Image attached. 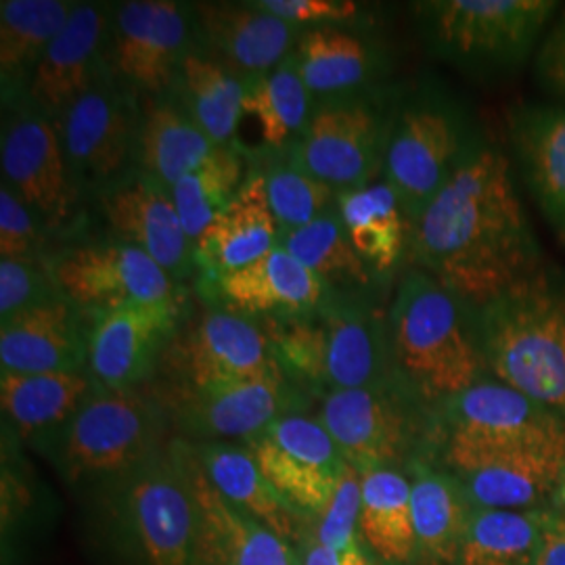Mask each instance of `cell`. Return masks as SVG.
<instances>
[{"instance_id": "cell-1", "label": "cell", "mask_w": 565, "mask_h": 565, "mask_svg": "<svg viewBox=\"0 0 565 565\" xmlns=\"http://www.w3.org/2000/svg\"><path fill=\"white\" fill-rule=\"evenodd\" d=\"M417 268L471 308L545 268V256L513 184L505 153L473 142L436 200L411 228Z\"/></svg>"}, {"instance_id": "cell-2", "label": "cell", "mask_w": 565, "mask_h": 565, "mask_svg": "<svg viewBox=\"0 0 565 565\" xmlns=\"http://www.w3.org/2000/svg\"><path fill=\"white\" fill-rule=\"evenodd\" d=\"M81 499L99 565H200L195 499L172 440Z\"/></svg>"}, {"instance_id": "cell-3", "label": "cell", "mask_w": 565, "mask_h": 565, "mask_svg": "<svg viewBox=\"0 0 565 565\" xmlns=\"http://www.w3.org/2000/svg\"><path fill=\"white\" fill-rule=\"evenodd\" d=\"M387 329L398 377L434 411L490 373L473 308L422 268L404 275Z\"/></svg>"}, {"instance_id": "cell-4", "label": "cell", "mask_w": 565, "mask_h": 565, "mask_svg": "<svg viewBox=\"0 0 565 565\" xmlns=\"http://www.w3.org/2000/svg\"><path fill=\"white\" fill-rule=\"evenodd\" d=\"M335 291L310 315L263 321L282 373L308 396L398 382L387 315Z\"/></svg>"}, {"instance_id": "cell-5", "label": "cell", "mask_w": 565, "mask_h": 565, "mask_svg": "<svg viewBox=\"0 0 565 565\" xmlns=\"http://www.w3.org/2000/svg\"><path fill=\"white\" fill-rule=\"evenodd\" d=\"M476 333L497 382L565 415V279L543 268L473 308Z\"/></svg>"}, {"instance_id": "cell-6", "label": "cell", "mask_w": 565, "mask_h": 565, "mask_svg": "<svg viewBox=\"0 0 565 565\" xmlns=\"http://www.w3.org/2000/svg\"><path fill=\"white\" fill-rule=\"evenodd\" d=\"M168 408L153 387H99L46 457L78 497L107 484L172 440Z\"/></svg>"}, {"instance_id": "cell-7", "label": "cell", "mask_w": 565, "mask_h": 565, "mask_svg": "<svg viewBox=\"0 0 565 565\" xmlns=\"http://www.w3.org/2000/svg\"><path fill=\"white\" fill-rule=\"evenodd\" d=\"M317 417L359 473L438 457V415L403 380L327 394Z\"/></svg>"}, {"instance_id": "cell-8", "label": "cell", "mask_w": 565, "mask_h": 565, "mask_svg": "<svg viewBox=\"0 0 565 565\" xmlns=\"http://www.w3.org/2000/svg\"><path fill=\"white\" fill-rule=\"evenodd\" d=\"M557 7L551 0H429L417 4V15L436 55L476 74H499L536 55Z\"/></svg>"}, {"instance_id": "cell-9", "label": "cell", "mask_w": 565, "mask_h": 565, "mask_svg": "<svg viewBox=\"0 0 565 565\" xmlns=\"http://www.w3.org/2000/svg\"><path fill=\"white\" fill-rule=\"evenodd\" d=\"M478 139L463 111L436 93H422L394 111L384 181L398 195L411 228Z\"/></svg>"}, {"instance_id": "cell-10", "label": "cell", "mask_w": 565, "mask_h": 565, "mask_svg": "<svg viewBox=\"0 0 565 565\" xmlns=\"http://www.w3.org/2000/svg\"><path fill=\"white\" fill-rule=\"evenodd\" d=\"M282 373L263 323L223 303H202L184 312L163 354L160 387L202 390L242 384Z\"/></svg>"}, {"instance_id": "cell-11", "label": "cell", "mask_w": 565, "mask_h": 565, "mask_svg": "<svg viewBox=\"0 0 565 565\" xmlns=\"http://www.w3.org/2000/svg\"><path fill=\"white\" fill-rule=\"evenodd\" d=\"M139 121L141 99L111 72L55 121L81 200H99L137 172Z\"/></svg>"}, {"instance_id": "cell-12", "label": "cell", "mask_w": 565, "mask_h": 565, "mask_svg": "<svg viewBox=\"0 0 565 565\" xmlns=\"http://www.w3.org/2000/svg\"><path fill=\"white\" fill-rule=\"evenodd\" d=\"M392 116L371 93L321 99L287 153L335 193L361 189L384 177Z\"/></svg>"}, {"instance_id": "cell-13", "label": "cell", "mask_w": 565, "mask_h": 565, "mask_svg": "<svg viewBox=\"0 0 565 565\" xmlns=\"http://www.w3.org/2000/svg\"><path fill=\"white\" fill-rule=\"evenodd\" d=\"M200 46L193 4L128 0L114 11L109 65L114 78L139 99L174 93L186 57Z\"/></svg>"}, {"instance_id": "cell-14", "label": "cell", "mask_w": 565, "mask_h": 565, "mask_svg": "<svg viewBox=\"0 0 565 565\" xmlns=\"http://www.w3.org/2000/svg\"><path fill=\"white\" fill-rule=\"evenodd\" d=\"M436 461L473 509L530 511L557 497L565 478L564 446L488 445L443 438Z\"/></svg>"}, {"instance_id": "cell-15", "label": "cell", "mask_w": 565, "mask_h": 565, "mask_svg": "<svg viewBox=\"0 0 565 565\" xmlns=\"http://www.w3.org/2000/svg\"><path fill=\"white\" fill-rule=\"evenodd\" d=\"M153 390L168 408L172 431L189 443H249L277 419L308 406V394L285 373L202 390Z\"/></svg>"}, {"instance_id": "cell-16", "label": "cell", "mask_w": 565, "mask_h": 565, "mask_svg": "<svg viewBox=\"0 0 565 565\" xmlns=\"http://www.w3.org/2000/svg\"><path fill=\"white\" fill-rule=\"evenodd\" d=\"M245 445L266 480L306 522L323 513L348 469L333 436L306 411L285 415Z\"/></svg>"}, {"instance_id": "cell-17", "label": "cell", "mask_w": 565, "mask_h": 565, "mask_svg": "<svg viewBox=\"0 0 565 565\" xmlns=\"http://www.w3.org/2000/svg\"><path fill=\"white\" fill-rule=\"evenodd\" d=\"M61 294L86 315L130 303L179 302V282L142 249L128 243L70 245L51 256Z\"/></svg>"}, {"instance_id": "cell-18", "label": "cell", "mask_w": 565, "mask_h": 565, "mask_svg": "<svg viewBox=\"0 0 565 565\" xmlns=\"http://www.w3.org/2000/svg\"><path fill=\"white\" fill-rule=\"evenodd\" d=\"M0 170L2 184L39 214L51 233L74 221L81 198L70 179L60 130L28 103L4 109Z\"/></svg>"}, {"instance_id": "cell-19", "label": "cell", "mask_w": 565, "mask_h": 565, "mask_svg": "<svg viewBox=\"0 0 565 565\" xmlns=\"http://www.w3.org/2000/svg\"><path fill=\"white\" fill-rule=\"evenodd\" d=\"M179 302L130 303L90 315L88 371L105 390L149 384L184 317Z\"/></svg>"}, {"instance_id": "cell-20", "label": "cell", "mask_w": 565, "mask_h": 565, "mask_svg": "<svg viewBox=\"0 0 565 565\" xmlns=\"http://www.w3.org/2000/svg\"><path fill=\"white\" fill-rule=\"evenodd\" d=\"M114 4L78 2L32 76L25 102L49 120L61 116L111 72Z\"/></svg>"}, {"instance_id": "cell-21", "label": "cell", "mask_w": 565, "mask_h": 565, "mask_svg": "<svg viewBox=\"0 0 565 565\" xmlns=\"http://www.w3.org/2000/svg\"><path fill=\"white\" fill-rule=\"evenodd\" d=\"M440 440L564 446L565 415L522 392L484 380L436 408Z\"/></svg>"}, {"instance_id": "cell-22", "label": "cell", "mask_w": 565, "mask_h": 565, "mask_svg": "<svg viewBox=\"0 0 565 565\" xmlns=\"http://www.w3.org/2000/svg\"><path fill=\"white\" fill-rule=\"evenodd\" d=\"M172 446L195 499L200 565H300L298 546L231 505L210 484L189 440L172 436Z\"/></svg>"}, {"instance_id": "cell-23", "label": "cell", "mask_w": 565, "mask_h": 565, "mask_svg": "<svg viewBox=\"0 0 565 565\" xmlns=\"http://www.w3.org/2000/svg\"><path fill=\"white\" fill-rule=\"evenodd\" d=\"M97 202L114 239L142 249L179 285L198 270V245L182 226L170 189L137 170Z\"/></svg>"}, {"instance_id": "cell-24", "label": "cell", "mask_w": 565, "mask_h": 565, "mask_svg": "<svg viewBox=\"0 0 565 565\" xmlns=\"http://www.w3.org/2000/svg\"><path fill=\"white\" fill-rule=\"evenodd\" d=\"M200 46L245 81L287 60L303 30L254 2H193Z\"/></svg>"}, {"instance_id": "cell-25", "label": "cell", "mask_w": 565, "mask_h": 565, "mask_svg": "<svg viewBox=\"0 0 565 565\" xmlns=\"http://www.w3.org/2000/svg\"><path fill=\"white\" fill-rule=\"evenodd\" d=\"M90 321L60 296L0 323V371L76 373L88 369Z\"/></svg>"}, {"instance_id": "cell-26", "label": "cell", "mask_w": 565, "mask_h": 565, "mask_svg": "<svg viewBox=\"0 0 565 565\" xmlns=\"http://www.w3.org/2000/svg\"><path fill=\"white\" fill-rule=\"evenodd\" d=\"M99 387L88 369L76 373L0 371L2 425L21 446L49 457L63 429Z\"/></svg>"}, {"instance_id": "cell-27", "label": "cell", "mask_w": 565, "mask_h": 565, "mask_svg": "<svg viewBox=\"0 0 565 565\" xmlns=\"http://www.w3.org/2000/svg\"><path fill=\"white\" fill-rule=\"evenodd\" d=\"M214 285L216 302L254 321H282L310 315L335 294L282 245L258 263L231 273Z\"/></svg>"}, {"instance_id": "cell-28", "label": "cell", "mask_w": 565, "mask_h": 565, "mask_svg": "<svg viewBox=\"0 0 565 565\" xmlns=\"http://www.w3.org/2000/svg\"><path fill=\"white\" fill-rule=\"evenodd\" d=\"M507 135L525 189L565 247V107L524 103L509 111Z\"/></svg>"}, {"instance_id": "cell-29", "label": "cell", "mask_w": 565, "mask_h": 565, "mask_svg": "<svg viewBox=\"0 0 565 565\" xmlns=\"http://www.w3.org/2000/svg\"><path fill=\"white\" fill-rule=\"evenodd\" d=\"M281 242V228L270 212L263 172L252 166L235 200L224 207L198 239V268L205 281L258 263Z\"/></svg>"}, {"instance_id": "cell-30", "label": "cell", "mask_w": 565, "mask_h": 565, "mask_svg": "<svg viewBox=\"0 0 565 565\" xmlns=\"http://www.w3.org/2000/svg\"><path fill=\"white\" fill-rule=\"evenodd\" d=\"M291 60L317 102L371 93L387 70L382 44L345 25L303 30Z\"/></svg>"}, {"instance_id": "cell-31", "label": "cell", "mask_w": 565, "mask_h": 565, "mask_svg": "<svg viewBox=\"0 0 565 565\" xmlns=\"http://www.w3.org/2000/svg\"><path fill=\"white\" fill-rule=\"evenodd\" d=\"M203 473L231 505L270 527L287 543L300 546L308 522L287 505L266 480L245 443H191Z\"/></svg>"}, {"instance_id": "cell-32", "label": "cell", "mask_w": 565, "mask_h": 565, "mask_svg": "<svg viewBox=\"0 0 565 565\" xmlns=\"http://www.w3.org/2000/svg\"><path fill=\"white\" fill-rule=\"evenodd\" d=\"M417 534V559L425 565H455L473 515L463 488L436 459L406 467Z\"/></svg>"}, {"instance_id": "cell-33", "label": "cell", "mask_w": 565, "mask_h": 565, "mask_svg": "<svg viewBox=\"0 0 565 565\" xmlns=\"http://www.w3.org/2000/svg\"><path fill=\"white\" fill-rule=\"evenodd\" d=\"M78 2L2 0L0 2V88L2 107L25 102L42 55L55 41Z\"/></svg>"}, {"instance_id": "cell-34", "label": "cell", "mask_w": 565, "mask_h": 565, "mask_svg": "<svg viewBox=\"0 0 565 565\" xmlns=\"http://www.w3.org/2000/svg\"><path fill=\"white\" fill-rule=\"evenodd\" d=\"M218 147L182 107L177 93L142 99L137 170L172 189L184 174L202 166Z\"/></svg>"}, {"instance_id": "cell-35", "label": "cell", "mask_w": 565, "mask_h": 565, "mask_svg": "<svg viewBox=\"0 0 565 565\" xmlns=\"http://www.w3.org/2000/svg\"><path fill=\"white\" fill-rule=\"evenodd\" d=\"M338 214L356 254L371 273L387 275L403 260L411 223L394 189L382 179L338 193Z\"/></svg>"}, {"instance_id": "cell-36", "label": "cell", "mask_w": 565, "mask_h": 565, "mask_svg": "<svg viewBox=\"0 0 565 565\" xmlns=\"http://www.w3.org/2000/svg\"><path fill=\"white\" fill-rule=\"evenodd\" d=\"M361 536L382 565H411L417 559V534L411 505V480L404 469L382 467L361 473Z\"/></svg>"}, {"instance_id": "cell-37", "label": "cell", "mask_w": 565, "mask_h": 565, "mask_svg": "<svg viewBox=\"0 0 565 565\" xmlns=\"http://www.w3.org/2000/svg\"><path fill=\"white\" fill-rule=\"evenodd\" d=\"M245 88L243 76L198 46L184 61L174 93L210 141L233 147L245 116Z\"/></svg>"}, {"instance_id": "cell-38", "label": "cell", "mask_w": 565, "mask_h": 565, "mask_svg": "<svg viewBox=\"0 0 565 565\" xmlns=\"http://www.w3.org/2000/svg\"><path fill=\"white\" fill-rule=\"evenodd\" d=\"M315 109L317 97L303 84L291 55L273 72L247 81L243 111L258 121L266 151H281L294 145Z\"/></svg>"}, {"instance_id": "cell-39", "label": "cell", "mask_w": 565, "mask_h": 565, "mask_svg": "<svg viewBox=\"0 0 565 565\" xmlns=\"http://www.w3.org/2000/svg\"><path fill=\"white\" fill-rule=\"evenodd\" d=\"M546 509H476L455 565H532Z\"/></svg>"}, {"instance_id": "cell-40", "label": "cell", "mask_w": 565, "mask_h": 565, "mask_svg": "<svg viewBox=\"0 0 565 565\" xmlns=\"http://www.w3.org/2000/svg\"><path fill=\"white\" fill-rule=\"evenodd\" d=\"M245 163V153L237 145L218 147L202 166L184 174L170 189L182 226L195 245L205 228L239 193L249 174Z\"/></svg>"}, {"instance_id": "cell-41", "label": "cell", "mask_w": 565, "mask_h": 565, "mask_svg": "<svg viewBox=\"0 0 565 565\" xmlns=\"http://www.w3.org/2000/svg\"><path fill=\"white\" fill-rule=\"evenodd\" d=\"M279 245L335 291L369 287L375 277L350 242L338 207L298 231L282 233Z\"/></svg>"}, {"instance_id": "cell-42", "label": "cell", "mask_w": 565, "mask_h": 565, "mask_svg": "<svg viewBox=\"0 0 565 565\" xmlns=\"http://www.w3.org/2000/svg\"><path fill=\"white\" fill-rule=\"evenodd\" d=\"M263 156L266 162L263 168H256L263 172L268 205L279 223L281 235L315 223L331 207H335L338 193L294 162L287 149H264Z\"/></svg>"}, {"instance_id": "cell-43", "label": "cell", "mask_w": 565, "mask_h": 565, "mask_svg": "<svg viewBox=\"0 0 565 565\" xmlns=\"http://www.w3.org/2000/svg\"><path fill=\"white\" fill-rule=\"evenodd\" d=\"M20 443L2 431V564H15L18 551L32 539L34 522H41L39 486L23 463Z\"/></svg>"}, {"instance_id": "cell-44", "label": "cell", "mask_w": 565, "mask_h": 565, "mask_svg": "<svg viewBox=\"0 0 565 565\" xmlns=\"http://www.w3.org/2000/svg\"><path fill=\"white\" fill-rule=\"evenodd\" d=\"M361 513H363V480L361 473L348 465L342 482L338 486L333 499L324 507L323 513L308 522L306 534L319 545L345 551L361 545Z\"/></svg>"}, {"instance_id": "cell-45", "label": "cell", "mask_w": 565, "mask_h": 565, "mask_svg": "<svg viewBox=\"0 0 565 565\" xmlns=\"http://www.w3.org/2000/svg\"><path fill=\"white\" fill-rule=\"evenodd\" d=\"M49 228L41 216L30 210L9 189L0 186V260L51 263L46 254Z\"/></svg>"}, {"instance_id": "cell-46", "label": "cell", "mask_w": 565, "mask_h": 565, "mask_svg": "<svg viewBox=\"0 0 565 565\" xmlns=\"http://www.w3.org/2000/svg\"><path fill=\"white\" fill-rule=\"evenodd\" d=\"M60 296L51 263L0 260V323Z\"/></svg>"}, {"instance_id": "cell-47", "label": "cell", "mask_w": 565, "mask_h": 565, "mask_svg": "<svg viewBox=\"0 0 565 565\" xmlns=\"http://www.w3.org/2000/svg\"><path fill=\"white\" fill-rule=\"evenodd\" d=\"M264 11L300 30L343 25L356 20L361 7L352 0H256Z\"/></svg>"}, {"instance_id": "cell-48", "label": "cell", "mask_w": 565, "mask_h": 565, "mask_svg": "<svg viewBox=\"0 0 565 565\" xmlns=\"http://www.w3.org/2000/svg\"><path fill=\"white\" fill-rule=\"evenodd\" d=\"M534 72L548 95L565 102V9L551 21L536 49Z\"/></svg>"}, {"instance_id": "cell-49", "label": "cell", "mask_w": 565, "mask_h": 565, "mask_svg": "<svg viewBox=\"0 0 565 565\" xmlns=\"http://www.w3.org/2000/svg\"><path fill=\"white\" fill-rule=\"evenodd\" d=\"M298 551H300V565H382L364 543L345 551H335L303 536Z\"/></svg>"}, {"instance_id": "cell-50", "label": "cell", "mask_w": 565, "mask_h": 565, "mask_svg": "<svg viewBox=\"0 0 565 565\" xmlns=\"http://www.w3.org/2000/svg\"><path fill=\"white\" fill-rule=\"evenodd\" d=\"M532 565H565V515L546 511L539 551Z\"/></svg>"}, {"instance_id": "cell-51", "label": "cell", "mask_w": 565, "mask_h": 565, "mask_svg": "<svg viewBox=\"0 0 565 565\" xmlns=\"http://www.w3.org/2000/svg\"><path fill=\"white\" fill-rule=\"evenodd\" d=\"M557 501H559V505L565 507V478L562 486H559V492H557Z\"/></svg>"}]
</instances>
